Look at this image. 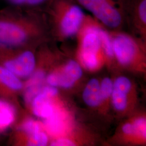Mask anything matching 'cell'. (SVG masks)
<instances>
[{
	"instance_id": "1",
	"label": "cell",
	"mask_w": 146,
	"mask_h": 146,
	"mask_svg": "<svg viewBox=\"0 0 146 146\" xmlns=\"http://www.w3.org/2000/svg\"><path fill=\"white\" fill-rule=\"evenodd\" d=\"M47 19L36 8L11 6L0 11V48L35 47L44 41Z\"/></svg>"
},
{
	"instance_id": "2",
	"label": "cell",
	"mask_w": 146,
	"mask_h": 146,
	"mask_svg": "<svg viewBox=\"0 0 146 146\" xmlns=\"http://www.w3.org/2000/svg\"><path fill=\"white\" fill-rule=\"evenodd\" d=\"M44 11L47 20L54 27L58 36L75 35L81 28L86 17L84 11L74 0H49Z\"/></svg>"
},
{
	"instance_id": "3",
	"label": "cell",
	"mask_w": 146,
	"mask_h": 146,
	"mask_svg": "<svg viewBox=\"0 0 146 146\" xmlns=\"http://www.w3.org/2000/svg\"><path fill=\"white\" fill-rule=\"evenodd\" d=\"M74 1L110 28H119L127 19L128 0Z\"/></svg>"
},
{
	"instance_id": "4",
	"label": "cell",
	"mask_w": 146,
	"mask_h": 146,
	"mask_svg": "<svg viewBox=\"0 0 146 146\" xmlns=\"http://www.w3.org/2000/svg\"><path fill=\"white\" fill-rule=\"evenodd\" d=\"M35 47L0 48V66L22 79L29 78L35 70Z\"/></svg>"
},
{
	"instance_id": "5",
	"label": "cell",
	"mask_w": 146,
	"mask_h": 146,
	"mask_svg": "<svg viewBox=\"0 0 146 146\" xmlns=\"http://www.w3.org/2000/svg\"><path fill=\"white\" fill-rule=\"evenodd\" d=\"M98 27H87L81 45V59L86 68L93 70L98 66L97 54L102 47Z\"/></svg>"
},
{
	"instance_id": "6",
	"label": "cell",
	"mask_w": 146,
	"mask_h": 146,
	"mask_svg": "<svg viewBox=\"0 0 146 146\" xmlns=\"http://www.w3.org/2000/svg\"><path fill=\"white\" fill-rule=\"evenodd\" d=\"M111 41L114 55L123 65L131 63L140 51L139 43L129 35L117 33Z\"/></svg>"
},
{
	"instance_id": "7",
	"label": "cell",
	"mask_w": 146,
	"mask_h": 146,
	"mask_svg": "<svg viewBox=\"0 0 146 146\" xmlns=\"http://www.w3.org/2000/svg\"><path fill=\"white\" fill-rule=\"evenodd\" d=\"M82 75V68L78 63L70 60L61 70L49 74L46 81L50 86L68 88L72 87Z\"/></svg>"
},
{
	"instance_id": "8",
	"label": "cell",
	"mask_w": 146,
	"mask_h": 146,
	"mask_svg": "<svg viewBox=\"0 0 146 146\" xmlns=\"http://www.w3.org/2000/svg\"><path fill=\"white\" fill-rule=\"evenodd\" d=\"M25 87L21 78L0 66V98L17 106V97Z\"/></svg>"
},
{
	"instance_id": "9",
	"label": "cell",
	"mask_w": 146,
	"mask_h": 146,
	"mask_svg": "<svg viewBox=\"0 0 146 146\" xmlns=\"http://www.w3.org/2000/svg\"><path fill=\"white\" fill-rule=\"evenodd\" d=\"M58 93L57 88L53 86H48L42 88L31 100V107L34 114L45 119L51 116L55 110L50 100Z\"/></svg>"
},
{
	"instance_id": "10",
	"label": "cell",
	"mask_w": 146,
	"mask_h": 146,
	"mask_svg": "<svg viewBox=\"0 0 146 146\" xmlns=\"http://www.w3.org/2000/svg\"><path fill=\"white\" fill-rule=\"evenodd\" d=\"M23 133L28 137V146H46L48 142L47 134L42 131L40 124L34 120L28 119L24 122L17 129Z\"/></svg>"
},
{
	"instance_id": "11",
	"label": "cell",
	"mask_w": 146,
	"mask_h": 146,
	"mask_svg": "<svg viewBox=\"0 0 146 146\" xmlns=\"http://www.w3.org/2000/svg\"><path fill=\"white\" fill-rule=\"evenodd\" d=\"M131 88L130 80L125 76L116 78L113 84L111 94L113 104L115 109L119 111L125 110L127 105V95Z\"/></svg>"
},
{
	"instance_id": "12",
	"label": "cell",
	"mask_w": 146,
	"mask_h": 146,
	"mask_svg": "<svg viewBox=\"0 0 146 146\" xmlns=\"http://www.w3.org/2000/svg\"><path fill=\"white\" fill-rule=\"evenodd\" d=\"M127 13V18H130L135 26L145 34L146 0H128Z\"/></svg>"
},
{
	"instance_id": "13",
	"label": "cell",
	"mask_w": 146,
	"mask_h": 146,
	"mask_svg": "<svg viewBox=\"0 0 146 146\" xmlns=\"http://www.w3.org/2000/svg\"><path fill=\"white\" fill-rule=\"evenodd\" d=\"M17 118V106L0 98V133L13 126Z\"/></svg>"
},
{
	"instance_id": "14",
	"label": "cell",
	"mask_w": 146,
	"mask_h": 146,
	"mask_svg": "<svg viewBox=\"0 0 146 146\" xmlns=\"http://www.w3.org/2000/svg\"><path fill=\"white\" fill-rule=\"evenodd\" d=\"M82 98L84 102L91 107H98L102 102L100 84L97 79H91L87 84L84 89Z\"/></svg>"
},
{
	"instance_id": "15",
	"label": "cell",
	"mask_w": 146,
	"mask_h": 146,
	"mask_svg": "<svg viewBox=\"0 0 146 146\" xmlns=\"http://www.w3.org/2000/svg\"><path fill=\"white\" fill-rule=\"evenodd\" d=\"M46 122L47 129L53 134H58L62 130V116L56 110L51 116L46 119Z\"/></svg>"
},
{
	"instance_id": "16",
	"label": "cell",
	"mask_w": 146,
	"mask_h": 146,
	"mask_svg": "<svg viewBox=\"0 0 146 146\" xmlns=\"http://www.w3.org/2000/svg\"><path fill=\"white\" fill-rule=\"evenodd\" d=\"M98 33L101 41V45L106 55L109 57H113L114 52L113 49V44L111 38L107 32L99 28Z\"/></svg>"
},
{
	"instance_id": "17",
	"label": "cell",
	"mask_w": 146,
	"mask_h": 146,
	"mask_svg": "<svg viewBox=\"0 0 146 146\" xmlns=\"http://www.w3.org/2000/svg\"><path fill=\"white\" fill-rule=\"evenodd\" d=\"M113 89V83L110 78H105L100 84V92L102 102L111 96Z\"/></svg>"
},
{
	"instance_id": "18",
	"label": "cell",
	"mask_w": 146,
	"mask_h": 146,
	"mask_svg": "<svg viewBox=\"0 0 146 146\" xmlns=\"http://www.w3.org/2000/svg\"><path fill=\"white\" fill-rule=\"evenodd\" d=\"M133 123L135 126L137 135L141 136L143 138H146V119L144 118L137 119Z\"/></svg>"
},
{
	"instance_id": "19",
	"label": "cell",
	"mask_w": 146,
	"mask_h": 146,
	"mask_svg": "<svg viewBox=\"0 0 146 146\" xmlns=\"http://www.w3.org/2000/svg\"><path fill=\"white\" fill-rule=\"evenodd\" d=\"M49 0H24L23 7L37 8L40 5L47 3Z\"/></svg>"
},
{
	"instance_id": "20",
	"label": "cell",
	"mask_w": 146,
	"mask_h": 146,
	"mask_svg": "<svg viewBox=\"0 0 146 146\" xmlns=\"http://www.w3.org/2000/svg\"><path fill=\"white\" fill-rule=\"evenodd\" d=\"M123 132L128 135H137L135 126L134 123H127L122 127Z\"/></svg>"
},
{
	"instance_id": "21",
	"label": "cell",
	"mask_w": 146,
	"mask_h": 146,
	"mask_svg": "<svg viewBox=\"0 0 146 146\" xmlns=\"http://www.w3.org/2000/svg\"><path fill=\"white\" fill-rule=\"evenodd\" d=\"M52 146H75V143L68 139H61L52 142L51 143Z\"/></svg>"
},
{
	"instance_id": "22",
	"label": "cell",
	"mask_w": 146,
	"mask_h": 146,
	"mask_svg": "<svg viewBox=\"0 0 146 146\" xmlns=\"http://www.w3.org/2000/svg\"><path fill=\"white\" fill-rule=\"evenodd\" d=\"M11 6L23 7L24 0H5Z\"/></svg>"
}]
</instances>
